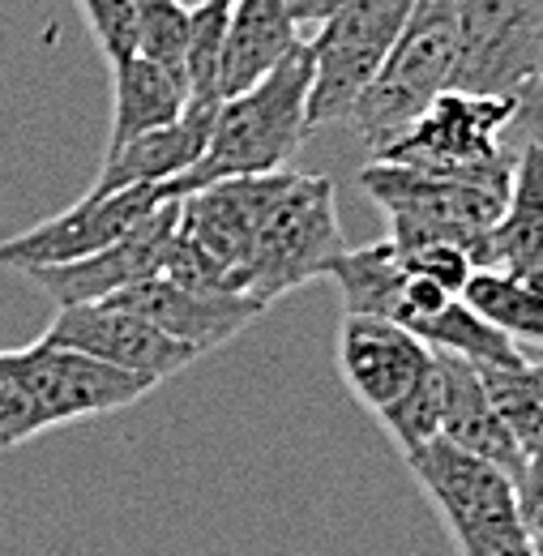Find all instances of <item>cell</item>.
Masks as SVG:
<instances>
[{"label":"cell","instance_id":"obj_1","mask_svg":"<svg viewBox=\"0 0 543 556\" xmlns=\"http://www.w3.org/2000/svg\"><path fill=\"white\" fill-rule=\"evenodd\" d=\"M308 90H313V52L308 43H300L249 90L218 103L202 159L185 176L163 185L167 202H180L218 180L282 172L287 159L300 150V141L308 138Z\"/></svg>","mask_w":543,"mask_h":556},{"label":"cell","instance_id":"obj_2","mask_svg":"<svg viewBox=\"0 0 543 556\" xmlns=\"http://www.w3.org/2000/svg\"><path fill=\"white\" fill-rule=\"evenodd\" d=\"M454 70H458L454 0H415L394 52L346 112L355 138L372 150V159L403 138L437 94L454 90Z\"/></svg>","mask_w":543,"mask_h":556},{"label":"cell","instance_id":"obj_3","mask_svg":"<svg viewBox=\"0 0 543 556\" xmlns=\"http://www.w3.org/2000/svg\"><path fill=\"white\" fill-rule=\"evenodd\" d=\"M514 116L509 94H471V90H445L437 94L419 121L394 146H386L377 159L399 163L411 172L467 180L496 193H509L514 185V150L505 146V129Z\"/></svg>","mask_w":543,"mask_h":556},{"label":"cell","instance_id":"obj_4","mask_svg":"<svg viewBox=\"0 0 543 556\" xmlns=\"http://www.w3.org/2000/svg\"><path fill=\"white\" fill-rule=\"evenodd\" d=\"M346 249L334 206V180L330 176H300L287 172V185L270 202L249 257L236 275V291L270 308L287 291L326 278L330 262Z\"/></svg>","mask_w":543,"mask_h":556},{"label":"cell","instance_id":"obj_5","mask_svg":"<svg viewBox=\"0 0 543 556\" xmlns=\"http://www.w3.org/2000/svg\"><path fill=\"white\" fill-rule=\"evenodd\" d=\"M359 189L386 210L390 240L399 249L454 244V249H467L476 266L483 262V240L496 227L505 198H509L483 185L411 172V167L381 163V159H372L359 172Z\"/></svg>","mask_w":543,"mask_h":556},{"label":"cell","instance_id":"obj_6","mask_svg":"<svg viewBox=\"0 0 543 556\" xmlns=\"http://www.w3.org/2000/svg\"><path fill=\"white\" fill-rule=\"evenodd\" d=\"M407 467L432 509L441 514V522L450 527L458 556H496L531 540L518 514V488L501 467L450 441L415 450Z\"/></svg>","mask_w":543,"mask_h":556},{"label":"cell","instance_id":"obj_7","mask_svg":"<svg viewBox=\"0 0 543 556\" xmlns=\"http://www.w3.org/2000/svg\"><path fill=\"white\" fill-rule=\"evenodd\" d=\"M415 0H346L330 13L308 43L313 52V90H308V134L346 121L351 103L377 77L399 35L407 30Z\"/></svg>","mask_w":543,"mask_h":556},{"label":"cell","instance_id":"obj_8","mask_svg":"<svg viewBox=\"0 0 543 556\" xmlns=\"http://www.w3.org/2000/svg\"><path fill=\"white\" fill-rule=\"evenodd\" d=\"M454 90L518 94L543 70V0H454Z\"/></svg>","mask_w":543,"mask_h":556},{"label":"cell","instance_id":"obj_9","mask_svg":"<svg viewBox=\"0 0 543 556\" xmlns=\"http://www.w3.org/2000/svg\"><path fill=\"white\" fill-rule=\"evenodd\" d=\"M17 368H22L39 432L65 428L77 419L125 412L154 390L150 377L112 368V364H103L86 351L56 348V343H43V339L17 351Z\"/></svg>","mask_w":543,"mask_h":556},{"label":"cell","instance_id":"obj_10","mask_svg":"<svg viewBox=\"0 0 543 556\" xmlns=\"http://www.w3.org/2000/svg\"><path fill=\"white\" fill-rule=\"evenodd\" d=\"M167 202L163 185H137L121 189L108 198H81L77 206L61 210L43 223H35L22 236L0 240V270H48V266H68L81 257H94L99 249L116 244L121 236H129L141 218H150L154 210Z\"/></svg>","mask_w":543,"mask_h":556},{"label":"cell","instance_id":"obj_11","mask_svg":"<svg viewBox=\"0 0 543 556\" xmlns=\"http://www.w3.org/2000/svg\"><path fill=\"white\" fill-rule=\"evenodd\" d=\"M43 343L56 348L86 351L112 368H125L137 377H150L154 386H163L167 377L185 372L198 351L167 339L163 330H154L146 317H137L134 308L99 300V304H68L52 317V326L43 330Z\"/></svg>","mask_w":543,"mask_h":556},{"label":"cell","instance_id":"obj_12","mask_svg":"<svg viewBox=\"0 0 543 556\" xmlns=\"http://www.w3.org/2000/svg\"><path fill=\"white\" fill-rule=\"evenodd\" d=\"M176 223H180V202H163L150 218H141L129 236H121L116 244L99 249L94 257H81V262H68V266H48V270H30L22 278H30L61 308L112 300L134 282L163 275L167 249L176 240Z\"/></svg>","mask_w":543,"mask_h":556},{"label":"cell","instance_id":"obj_13","mask_svg":"<svg viewBox=\"0 0 543 556\" xmlns=\"http://www.w3.org/2000/svg\"><path fill=\"white\" fill-rule=\"evenodd\" d=\"M339 372L346 390L355 394V403H364L372 416H381L394 403H403L432 372V348L386 317L342 313Z\"/></svg>","mask_w":543,"mask_h":556},{"label":"cell","instance_id":"obj_14","mask_svg":"<svg viewBox=\"0 0 543 556\" xmlns=\"http://www.w3.org/2000/svg\"><path fill=\"white\" fill-rule=\"evenodd\" d=\"M282 185H287V172L236 176V180H218V185H205L198 193L180 198V236L193 240L223 270L231 291H236V275L249 257V244Z\"/></svg>","mask_w":543,"mask_h":556},{"label":"cell","instance_id":"obj_15","mask_svg":"<svg viewBox=\"0 0 543 556\" xmlns=\"http://www.w3.org/2000/svg\"><path fill=\"white\" fill-rule=\"evenodd\" d=\"M112 304L134 308L137 317H146L154 330H163L167 339L193 348L198 355L218 351L231 343L236 334H244L266 308L249 295H231V291H193L167 278H146L125 287L121 295H112Z\"/></svg>","mask_w":543,"mask_h":556},{"label":"cell","instance_id":"obj_16","mask_svg":"<svg viewBox=\"0 0 543 556\" xmlns=\"http://www.w3.org/2000/svg\"><path fill=\"white\" fill-rule=\"evenodd\" d=\"M437 372H441V441L476 454L483 463L501 467L514 484L522 476V445L488 403V390L479 381L476 364L437 351Z\"/></svg>","mask_w":543,"mask_h":556},{"label":"cell","instance_id":"obj_17","mask_svg":"<svg viewBox=\"0 0 543 556\" xmlns=\"http://www.w3.org/2000/svg\"><path fill=\"white\" fill-rule=\"evenodd\" d=\"M479 270H496L543 291V146L518 150L514 185L496 227L483 240Z\"/></svg>","mask_w":543,"mask_h":556},{"label":"cell","instance_id":"obj_18","mask_svg":"<svg viewBox=\"0 0 543 556\" xmlns=\"http://www.w3.org/2000/svg\"><path fill=\"white\" fill-rule=\"evenodd\" d=\"M218 108H185V116L167 129H154L146 138L129 141L121 150H112L90 185V198H108L121 189L137 185H172L176 176H185L198 159H202L210 125H214Z\"/></svg>","mask_w":543,"mask_h":556},{"label":"cell","instance_id":"obj_19","mask_svg":"<svg viewBox=\"0 0 543 556\" xmlns=\"http://www.w3.org/2000/svg\"><path fill=\"white\" fill-rule=\"evenodd\" d=\"M300 43L304 39H300V26L287 0H231L227 35H223V73H218L223 99L249 90L278 61H287Z\"/></svg>","mask_w":543,"mask_h":556},{"label":"cell","instance_id":"obj_20","mask_svg":"<svg viewBox=\"0 0 543 556\" xmlns=\"http://www.w3.org/2000/svg\"><path fill=\"white\" fill-rule=\"evenodd\" d=\"M189 108V86L185 77L167 73L163 65L129 56L112 65V134H108V154L146 138L154 129H167L185 116Z\"/></svg>","mask_w":543,"mask_h":556},{"label":"cell","instance_id":"obj_21","mask_svg":"<svg viewBox=\"0 0 543 556\" xmlns=\"http://www.w3.org/2000/svg\"><path fill=\"white\" fill-rule=\"evenodd\" d=\"M463 300L476 308L479 317L501 330L509 343H531L543 348V291L540 287H527L518 278L496 275V270H476Z\"/></svg>","mask_w":543,"mask_h":556},{"label":"cell","instance_id":"obj_22","mask_svg":"<svg viewBox=\"0 0 543 556\" xmlns=\"http://www.w3.org/2000/svg\"><path fill=\"white\" fill-rule=\"evenodd\" d=\"M476 372L488 390V403L527 454L535 441H543V359L476 364Z\"/></svg>","mask_w":543,"mask_h":556},{"label":"cell","instance_id":"obj_23","mask_svg":"<svg viewBox=\"0 0 543 556\" xmlns=\"http://www.w3.org/2000/svg\"><path fill=\"white\" fill-rule=\"evenodd\" d=\"M223 35H227V4L198 0L189 4V48H185V86L189 108H218V73H223Z\"/></svg>","mask_w":543,"mask_h":556},{"label":"cell","instance_id":"obj_24","mask_svg":"<svg viewBox=\"0 0 543 556\" xmlns=\"http://www.w3.org/2000/svg\"><path fill=\"white\" fill-rule=\"evenodd\" d=\"M137 56L185 77V48H189V4L185 0H134Z\"/></svg>","mask_w":543,"mask_h":556},{"label":"cell","instance_id":"obj_25","mask_svg":"<svg viewBox=\"0 0 543 556\" xmlns=\"http://www.w3.org/2000/svg\"><path fill=\"white\" fill-rule=\"evenodd\" d=\"M386 437L399 445V454L411 458L415 450L441 441V372H437V351H432V372L411 390L403 403H394L390 412H381Z\"/></svg>","mask_w":543,"mask_h":556},{"label":"cell","instance_id":"obj_26","mask_svg":"<svg viewBox=\"0 0 543 556\" xmlns=\"http://www.w3.org/2000/svg\"><path fill=\"white\" fill-rule=\"evenodd\" d=\"M99 52L108 65H121L137 56V26H134V0H77Z\"/></svg>","mask_w":543,"mask_h":556},{"label":"cell","instance_id":"obj_27","mask_svg":"<svg viewBox=\"0 0 543 556\" xmlns=\"http://www.w3.org/2000/svg\"><path fill=\"white\" fill-rule=\"evenodd\" d=\"M35 437H39V424L17 368V351H0V450H17Z\"/></svg>","mask_w":543,"mask_h":556},{"label":"cell","instance_id":"obj_28","mask_svg":"<svg viewBox=\"0 0 543 556\" xmlns=\"http://www.w3.org/2000/svg\"><path fill=\"white\" fill-rule=\"evenodd\" d=\"M505 146L518 154L522 146H543V70L514 94V116L505 129Z\"/></svg>","mask_w":543,"mask_h":556},{"label":"cell","instance_id":"obj_29","mask_svg":"<svg viewBox=\"0 0 543 556\" xmlns=\"http://www.w3.org/2000/svg\"><path fill=\"white\" fill-rule=\"evenodd\" d=\"M514 488H518L522 527H527V535H535V531H543V441H535L522 454V476Z\"/></svg>","mask_w":543,"mask_h":556},{"label":"cell","instance_id":"obj_30","mask_svg":"<svg viewBox=\"0 0 543 556\" xmlns=\"http://www.w3.org/2000/svg\"><path fill=\"white\" fill-rule=\"evenodd\" d=\"M346 0H287L295 26H321L330 13H339Z\"/></svg>","mask_w":543,"mask_h":556},{"label":"cell","instance_id":"obj_31","mask_svg":"<svg viewBox=\"0 0 543 556\" xmlns=\"http://www.w3.org/2000/svg\"><path fill=\"white\" fill-rule=\"evenodd\" d=\"M496 556H535V553H531V540H527V544H518V548H505V553H496Z\"/></svg>","mask_w":543,"mask_h":556},{"label":"cell","instance_id":"obj_32","mask_svg":"<svg viewBox=\"0 0 543 556\" xmlns=\"http://www.w3.org/2000/svg\"><path fill=\"white\" fill-rule=\"evenodd\" d=\"M531 553L543 556V531H535V535H531Z\"/></svg>","mask_w":543,"mask_h":556},{"label":"cell","instance_id":"obj_33","mask_svg":"<svg viewBox=\"0 0 543 556\" xmlns=\"http://www.w3.org/2000/svg\"><path fill=\"white\" fill-rule=\"evenodd\" d=\"M223 4H231V0H223Z\"/></svg>","mask_w":543,"mask_h":556}]
</instances>
